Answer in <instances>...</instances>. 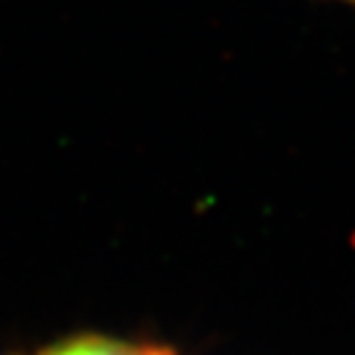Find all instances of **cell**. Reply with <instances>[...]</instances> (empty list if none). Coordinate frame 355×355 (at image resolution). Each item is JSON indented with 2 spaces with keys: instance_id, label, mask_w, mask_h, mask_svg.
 <instances>
[{
  "instance_id": "1",
  "label": "cell",
  "mask_w": 355,
  "mask_h": 355,
  "mask_svg": "<svg viewBox=\"0 0 355 355\" xmlns=\"http://www.w3.org/2000/svg\"><path fill=\"white\" fill-rule=\"evenodd\" d=\"M48 355H168L161 347H142V345L108 343V340H79L71 345H61Z\"/></svg>"
},
{
  "instance_id": "2",
  "label": "cell",
  "mask_w": 355,
  "mask_h": 355,
  "mask_svg": "<svg viewBox=\"0 0 355 355\" xmlns=\"http://www.w3.org/2000/svg\"><path fill=\"white\" fill-rule=\"evenodd\" d=\"M345 3H353V6H355V0H345Z\"/></svg>"
}]
</instances>
